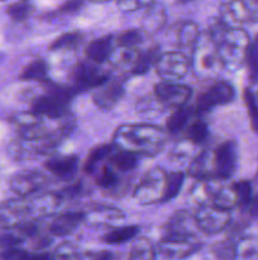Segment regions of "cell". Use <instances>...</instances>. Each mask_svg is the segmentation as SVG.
<instances>
[{
	"instance_id": "cell-1",
	"label": "cell",
	"mask_w": 258,
	"mask_h": 260,
	"mask_svg": "<svg viewBox=\"0 0 258 260\" xmlns=\"http://www.w3.org/2000/svg\"><path fill=\"white\" fill-rule=\"evenodd\" d=\"M166 134L151 124H124L116 128L113 145L137 156H154L163 149Z\"/></svg>"
},
{
	"instance_id": "cell-18",
	"label": "cell",
	"mask_w": 258,
	"mask_h": 260,
	"mask_svg": "<svg viewBox=\"0 0 258 260\" xmlns=\"http://www.w3.org/2000/svg\"><path fill=\"white\" fill-rule=\"evenodd\" d=\"M123 220L124 213L119 208L106 207V206L93 208L89 212H85L83 217V222L90 228H108V226L118 225Z\"/></svg>"
},
{
	"instance_id": "cell-8",
	"label": "cell",
	"mask_w": 258,
	"mask_h": 260,
	"mask_svg": "<svg viewBox=\"0 0 258 260\" xmlns=\"http://www.w3.org/2000/svg\"><path fill=\"white\" fill-rule=\"evenodd\" d=\"M154 95L164 108H180L186 106L192 90L190 86L176 84L175 81H162L154 86Z\"/></svg>"
},
{
	"instance_id": "cell-22",
	"label": "cell",
	"mask_w": 258,
	"mask_h": 260,
	"mask_svg": "<svg viewBox=\"0 0 258 260\" xmlns=\"http://www.w3.org/2000/svg\"><path fill=\"white\" fill-rule=\"evenodd\" d=\"M46 169L60 178H68L77 170L78 157L75 155H61L48 159L45 162Z\"/></svg>"
},
{
	"instance_id": "cell-47",
	"label": "cell",
	"mask_w": 258,
	"mask_h": 260,
	"mask_svg": "<svg viewBox=\"0 0 258 260\" xmlns=\"http://www.w3.org/2000/svg\"><path fill=\"white\" fill-rule=\"evenodd\" d=\"M154 0H116L121 12H134L142 7H147Z\"/></svg>"
},
{
	"instance_id": "cell-28",
	"label": "cell",
	"mask_w": 258,
	"mask_h": 260,
	"mask_svg": "<svg viewBox=\"0 0 258 260\" xmlns=\"http://www.w3.org/2000/svg\"><path fill=\"white\" fill-rule=\"evenodd\" d=\"M159 56V48L157 46L148 48L144 52H139L137 61L134 62L133 68L131 69V73L133 75H146L152 66H154L157 58Z\"/></svg>"
},
{
	"instance_id": "cell-26",
	"label": "cell",
	"mask_w": 258,
	"mask_h": 260,
	"mask_svg": "<svg viewBox=\"0 0 258 260\" xmlns=\"http://www.w3.org/2000/svg\"><path fill=\"white\" fill-rule=\"evenodd\" d=\"M111 42H113V40H111L110 36L94 40L86 48V55H88L89 60L95 63L105 62L110 56L111 51H113Z\"/></svg>"
},
{
	"instance_id": "cell-30",
	"label": "cell",
	"mask_w": 258,
	"mask_h": 260,
	"mask_svg": "<svg viewBox=\"0 0 258 260\" xmlns=\"http://www.w3.org/2000/svg\"><path fill=\"white\" fill-rule=\"evenodd\" d=\"M194 113V109L190 108V107H180L176 108V111L169 116V118L166 122V128L169 134L176 135L179 132H181L185 128V126L189 122L190 117Z\"/></svg>"
},
{
	"instance_id": "cell-20",
	"label": "cell",
	"mask_w": 258,
	"mask_h": 260,
	"mask_svg": "<svg viewBox=\"0 0 258 260\" xmlns=\"http://www.w3.org/2000/svg\"><path fill=\"white\" fill-rule=\"evenodd\" d=\"M219 178H202L197 179L191 189V197L199 206L212 205L220 188L223 187Z\"/></svg>"
},
{
	"instance_id": "cell-17",
	"label": "cell",
	"mask_w": 258,
	"mask_h": 260,
	"mask_svg": "<svg viewBox=\"0 0 258 260\" xmlns=\"http://www.w3.org/2000/svg\"><path fill=\"white\" fill-rule=\"evenodd\" d=\"M28 202L30 216H51L60 210L61 205L65 200L58 192H48L24 197Z\"/></svg>"
},
{
	"instance_id": "cell-53",
	"label": "cell",
	"mask_w": 258,
	"mask_h": 260,
	"mask_svg": "<svg viewBox=\"0 0 258 260\" xmlns=\"http://www.w3.org/2000/svg\"><path fill=\"white\" fill-rule=\"evenodd\" d=\"M93 3H106V2H110V0H90Z\"/></svg>"
},
{
	"instance_id": "cell-43",
	"label": "cell",
	"mask_w": 258,
	"mask_h": 260,
	"mask_svg": "<svg viewBox=\"0 0 258 260\" xmlns=\"http://www.w3.org/2000/svg\"><path fill=\"white\" fill-rule=\"evenodd\" d=\"M233 188H234L235 194H237L238 206H240L242 208H247L250 200H252V188H250L249 183L245 182V180L237 182L233 184Z\"/></svg>"
},
{
	"instance_id": "cell-7",
	"label": "cell",
	"mask_w": 258,
	"mask_h": 260,
	"mask_svg": "<svg viewBox=\"0 0 258 260\" xmlns=\"http://www.w3.org/2000/svg\"><path fill=\"white\" fill-rule=\"evenodd\" d=\"M234 86L229 81L220 80L218 83H215L211 88L207 89L206 91H204L197 98L194 112L196 114L207 113V112L211 111L215 107L229 104L230 102L234 101Z\"/></svg>"
},
{
	"instance_id": "cell-16",
	"label": "cell",
	"mask_w": 258,
	"mask_h": 260,
	"mask_svg": "<svg viewBox=\"0 0 258 260\" xmlns=\"http://www.w3.org/2000/svg\"><path fill=\"white\" fill-rule=\"evenodd\" d=\"M154 248V259H182L199 250L201 245L192 240H161V243Z\"/></svg>"
},
{
	"instance_id": "cell-10",
	"label": "cell",
	"mask_w": 258,
	"mask_h": 260,
	"mask_svg": "<svg viewBox=\"0 0 258 260\" xmlns=\"http://www.w3.org/2000/svg\"><path fill=\"white\" fill-rule=\"evenodd\" d=\"M99 63L89 61V62H80L73 68L72 80L73 88L77 91L83 90L89 88H98L103 83H105L109 79L108 74L104 73L100 68H98Z\"/></svg>"
},
{
	"instance_id": "cell-40",
	"label": "cell",
	"mask_w": 258,
	"mask_h": 260,
	"mask_svg": "<svg viewBox=\"0 0 258 260\" xmlns=\"http://www.w3.org/2000/svg\"><path fill=\"white\" fill-rule=\"evenodd\" d=\"M144 33L146 32L142 28L128 29L119 35L116 42H118V46H123V47H137L143 41Z\"/></svg>"
},
{
	"instance_id": "cell-54",
	"label": "cell",
	"mask_w": 258,
	"mask_h": 260,
	"mask_svg": "<svg viewBox=\"0 0 258 260\" xmlns=\"http://www.w3.org/2000/svg\"><path fill=\"white\" fill-rule=\"evenodd\" d=\"M4 230H5V229L3 228V226H2V223H0V235H2V233H3V231H4Z\"/></svg>"
},
{
	"instance_id": "cell-49",
	"label": "cell",
	"mask_w": 258,
	"mask_h": 260,
	"mask_svg": "<svg viewBox=\"0 0 258 260\" xmlns=\"http://www.w3.org/2000/svg\"><path fill=\"white\" fill-rule=\"evenodd\" d=\"M83 4V0H67L60 7V13L62 14H72L81 9Z\"/></svg>"
},
{
	"instance_id": "cell-41",
	"label": "cell",
	"mask_w": 258,
	"mask_h": 260,
	"mask_svg": "<svg viewBox=\"0 0 258 260\" xmlns=\"http://www.w3.org/2000/svg\"><path fill=\"white\" fill-rule=\"evenodd\" d=\"M7 13L13 20L22 22V20H25L32 14L33 7L30 4H28V2H22L20 0V2L9 5L7 9Z\"/></svg>"
},
{
	"instance_id": "cell-14",
	"label": "cell",
	"mask_w": 258,
	"mask_h": 260,
	"mask_svg": "<svg viewBox=\"0 0 258 260\" xmlns=\"http://www.w3.org/2000/svg\"><path fill=\"white\" fill-rule=\"evenodd\" d=\"M47 184V177L40 172L25 170L17 173L10 179V188L19 197H29Z\"/></svg>"
},
{
	"instance_id": "cell-55",
	"label": "cell",
	"mask_w": 258,
	"mask_h": 260,
	"mask_svg": "<svg viewBox=\"0 0 258 260\" xmlns=\"http://www.w3.org/2000/svg\"><path fill=\"white\" fill-rule=\"evenodd\" d=\"M179 2H190V0H179Z\"/></svg>"
},
{
	"instance_id": "cell-45",
	"label": "cell",
	"mask_w": 258,
	"mask_h": 260,
	"mask_svg": "<svg viewBox=\"0 0 258 260\" xmlns=\"http://www.w3.org/2000/svg\"><path fill=\"white\" fill-rule=\"evenodd\" d=\"M212 253L218 259H233L235 258V244L230 240L223 241L215 246Z\"/></svg>"
},
{
	"instance_id": "cell-38",
	"label": "cell",
	"mask_w": 258,
	"mask_h": 260,
	"mask_svg": "<svg viewBox=\"0 0 258 260\" xmlns=\"http://www.w3.org/2000/svg\"><path fill=\"white\" fill-rule=\"evenodd\" d=\"M247 63L249 79L252 83H258V36L249 42L247 52Z\"/></svg>"
},
{
	"instance_id": "cell-25",
	"label": "cell",
	"mask_w": 258,
	"mask_h": 260,
	"mask_svg": "<svg viewBox=\"0 0 258 260\" xmlns=\"http://www.w3.org/2000/svg\"><path fill=\"white\" fill-rule=\"evenodd\" d=\"M166 12L161 4L152 2L142 18V29L146 33H154L161 29L166 23Z\"/></svg>"
},
{
	"instance_id": "cell-29",
	"label": "cell",
	"mask_w": 258,
	"mask_h": 260,
	"mask_svg": "<svg viewBox=\"0 0 258 260\" xmlns=\"http://www.w3.org/2000/svg\"><path fill=\"white\" fill-rule=\"evenodd\" d=\"M138 231L139 229L137 226H121V228H115L113 230L108 231L103 236V241L109 244V245H119V244L128 243L129 240L136 238Z\"/></svg>"
},
{
	"instance_id": "cell-9",
	"label": "cell",
	"mask_w": 258,
	"mask_h": 260,
	"mask_svg": "<svg viewBox=\"0 0 258 260\" xmlns=\"http://www.w3.org/2000/svg\"><path fill=\"white\" fill-rule=\"evenodd\" d=\"M194 229H197L194 216L185 210L177 211L164 225L162 240H192Z\"/></svg>"
},
{
	"instance_id": "cell-19",
	"label": "cell",
	"mask_w": 258,
	"mask_h": 260,
	"mask_svg": "<svg viewBox=\"0 0 258 260\" xmlns=\"http://www.w3.org/2000/svg\"><path fill=\"white\" fill-rule=\"evenodd\" d=\"M249 15V8L244 0H228L220 7L219 19L228 28H238Z\"/></svg>"
},
{
	"instance_id": "cell-24",
	"label": "cell",
	"mask_w": 258,
	"mask_h": 260,
	"mask_svg": "<svg viewBox=\"0 0 258 260\" xmlns=\"http://www.w3.org/2000/svg\"><path fill=\"white\" fill-rule=\"evenodd\" d=\"M189 174L196 179L202 178H215L214 161H212V151L202 150L190 162Z\"/></svg>"
},
{
	"instance_id": "cell-12",
	"label": "cell",
	"mask_w": 258,
	"mask_h": 260,
	"mask_svg": "<svg viewBox=\"0 0 258 260\" xmlns=\"http://www.w3.org/2000/svg\"><path fill=\"white\" fill-rule=\"evenodd\" d=\"M93 101L98 108L103 111L113 109L124 95V79L109 78L105 83L95 88Z\"/></svg>"
},
{
	"instance_id": "cell-34",
	"label": "cell",
	"mask_w": 258,
	"mask_h": 260,
	"mask_svg": "<svg viewBox=\"0 0 258 260\" xmlns=\"http://www.w3.org/2000/svg\"><path fill=\"white\" fill-rule=\"evenodd\" d=\"M48 73V65L45 60L38 58L30 62L20 74L22 80H45Z\"/></svg>"
},
{
	"instance_id": "cell-56",
	"label": "cell",
	"mask_w": 258,
	"mask_h": 260,
	"mask_svg": "<svg viewBox=\"0 0 258 260\" xmlns=\"http://www.w3.org/2000/svg\"><path fill=\"white\" fill-rule=\"evenodd\" d=\"M22 2H28V0H22Z\"/></svg>"
},
{
	"instance_id": "cell-32",
	"label": "cell",
	"mask_w": 258,
	"mask_h": 260,
	"mask_svg": "<svg viewBox=\"0 0 258 260\" xmlns=\"http://www.w3.org/2000/svg\"><path fill=\"white\" fill-rule=\"evenodd\" d=\"M154 256H156V248H154L153 244L146 238L138 239V240L132 245L131 254H129V258L138 260L154 259Z\"/></svg>"
},
{
	"instance_id": "cell-4",
	"label": "cell",
	"mask_w": 258,
	"mask_h": 260,
	"mask_svg": "<svg viewBox=\"0 0 258 260\" xmlns=\"http://www.w3.org/2000/svg\"><path fill=\"white\" fill-rule=\"evenodd\" d=\"M167 174L161 168H154L146 173L134 188L133 197L141 205H153L162 202Z\"/></svg>"
},
{
	"instance_id": "cell-36",
	"label": "cell",
	"mask_w": 258,
	"mask_h": 260,
	"mask_svg": "<svg viewBox=\"0 0 258 260\" xmlns=\"http://www.w3.org/2000/svg\"><path fill=\"white\" fill-rule=\"evenodd\" d=\"M114 145H101V146L95 147L90 155L88 156V160L85 162V172L86 173H93L99 165V162L103 161L105 157L111 155L113 152Z\"/></svg>"
},
{
	"instance_id": "cell-52",
	"label": "cell",
	"mask_w": 258,
	"mask_h": 260,
	"mask_svg": "<svg viewBox=\"0 0 258 260\" xmlns=\"http://www.w3.org/2000/svg\"><path fill=\"white\" fill-rule=\"evenodd\" d=\"M86 256H93V258H95V259H111L113 258V255H111L109 251H103V253H98V254H91V255L86 254Z\"/></svg>"
},
{
	"instance_id": "cell-39",
	"label": "cell",
	"mask_w": 258,
	"mask_h": 260,
	"mask_svg": "<svg viewBox=\"0 0 258 260\" xmlns=\"http://www.w3.org/2000/svg\"><path fill=\"white\" fill-rule=\"evenodd\" d=\"M243 96H244V103L245 107H247L248 116H249L250 126H252V129L258 134V104L257 101H255L254 94L252 93L250 89H244V93H243Z\"/></svg>"
},
{
	"instance_id": "cell-11",
	"label": "cell",
	"mask_w": 258,
	"mask_h": 260,
	"mask_svg": "<svg viewBox=\"0 0 258 260\" xmlns=\"http://www.w3.org/2000/svg\"><path fill=\"white\" fill-rule=\"evenodd\" d=\"M237 145L233 141H227L219 145L212 151L215 178L224 180L232 177L237 169Z\"/></svg>"
},
{
	"instance_id": "cell-35",
	"label": "cell",
	"mask_w": 258,
	"mask_h": 260,
	"mask_svg": "<svg viewBox=\"0 0 258 260\" xmlns=\"http://www.w3.org/2000/svg\"><path fill=\"white\" fill-rule=\"evenodd\" d=\"M207 135H209V128L202 119H196L186 128V139L192 145H199L204 142Z\"/></svg>"
},
{
	"instance_id": "cell-5",
	"label": "cell",
	"mask_w": 258,
	"mask_h": 260,
	"mask_svg": "<svg viewBox=\"0 0 258 260\" xmlns=\"http://www.w3.org/2000/svg\"><path fill=\"white\" fill-rule=\"evenodd\" d=\"M195 223L201 233L206 235H215L228 228L232 216L229 210L218 207L215 205L200 206L194 215Z\"/></svg>"
},
{
	"instance_id": "cell-42",
	"label": "cell",
	"mask_w": 258,
	"mask_h": 260,
	"mask_svg": "<svg viewBox=\"0 0 258 260\" xmlns=\"http://www.w3.org/2000/svg\"><path fill=\"white\" fill-rule=\"evenodd\" d=\"M80 33L72 32V33H65V35L60 36L56 38L50 46L51 51H60V50H67V48H72L80 42Z\"/></svg>"
},
{
	"instance_id": "cell-51",
	"label": "cell",
	"mask_w": 258,
	"mask_h": 260,
	"mask_svg": "<svg viewBox=\"0 0 258 260\" xmlns=\"http://www.w3.org/2000/svg\"><path fill=\"white\" fill-rule=\"evenodd\" d=\"M247 208L249 210V213L252 217H258V196L252 197Z\"/></svg>"
},
{
	"instance_id": "cell-44",
	"label": "cell",
	"mask_w": 258,
	"mask_h": 260,
	"mask_svg": "<svg viewBox=\"0 0 258 260\" xmlns=\"http://www.w3.org/2000/svg\"><path fill=\"white\" fill-rule=\"evenodd\" d=\"M119 177L116 174V172L111 168H103L100 170L98 175V179H96V184L99 187L104 188V189H109V188H113L118 184Z\"/></svg>"
},
{
	"instance_id": "cell-21",
	"label": "cell",
	"mask_w": 258,
	"mask_h": 260,
	"mask_svg": "<svg viewBox=\"0 0 258 260\" xmlns=\"http://www.w3.org/2000/svg\"><path fill=\"white\" fill-rule=\"evenodd\" d=\"M85 212H66L57 216L50 223V233L53 236H67L83 222Z\"/></svg>"
},
{
	"instance_id": "cell-3",
	"label": "cell",
	"mask_w": 258,
	"mask_h": 260,
	"mask_svg": "<svg viewBox=\"0 0 258 260\" xmlns=\"http://www.w3.org/2000/svg\"><path fill=\"white\" fill-rule=\"evenodd\" d=\"M218 46L209 35L200 36L190 55V69L199 79L215 78L222 68Z\"/></svg>"
},
{
	"instance_id": "cell-2",
	"label": "cell",
	"mask_w": 258,
	"mask_h": 260,
	"mask_svg": "<svg viewBox=\"0 0 258 260\" xmlns=\"http://www.w3.org/2000/svg\"><path fill=\"white\" fill-rule=\"evenodd\" d=\"M217 46L222 65L229 70H237L247 60L249 38L240 28H228Z\"/></svg>"
},
{
	"instance_id": "cell-46",
	"label": "cell",
	"mask_w": 258,
	"mask_h": 260,
	"mask_svg": "<svg viewBox=\"0 0 258 260\" xmlns=\"http://www.w3.org/2000/svg\"><path fill=\"white\" fill-rule=\"evenodd\" d=\"M78 256H80V254H78L77 248L68 243H65L58 246L55 250V253L52 254V258L58 259H77Z\"/></svg>"
},
{
	"instance_id": "cell-27",
	"label": "cell",
	"mask_w": 258,
	"mask_h": 260,
	"mask_svg": "<svg viewBox=\"0 0 258 260\" xmlns=\"http://www.w3.org/2000/svg\"><path fill=\"white\" fill-rule=\"evenodd\" d=\"M138 55L139 51L136 47H123V46H118L116 48H113L108 60L110 61L111 65L116 66V68L132 69L134 62L137 61Z\"/></svg>"
},
{
	"instance_id": "cell-37",
	"label": "cell",
	"mask_w": 258,
	"mask_h": 260,
	"mask_svg": "<svg viewBox=\"0 0 258 260\" xmlns=\"http://www.w3.org/2000/svg\"><path fill=\"white\" fill-rule=\"evenodd\" d=\"M212 205L229 211L232 210L233 207H235V206H238V198L237 194H235V190L234 188H233V185L232 187H224V185H223V187L220 188L219 192H218Z\"/></svg>"
},
{
	"instance_id": "cell-50",
	"label": "cell",
	"mask_w": 258,
	"mask_h": 260,
	"mask_svg": "<svg viewBox=\"0 0 258 260\" xmlns=\"http://www.w3.org/2000/svg\"><path fill=\"white\" fill-rule=\"evenodd\" d=\"M81 190V184L80 183H76V184L73 185H70V187H66L63 188L61 192H58L61 194V197L63 198V200H67V198H71V197H75V196H77L78 193H80Z\"/></svg>"
},
{
	"instance_id": "cell-31",
	"label": "cell",
	"mask_w": 258,
	"mask_h": 260,
	"mask_svg": "<svg viewBox=\"0 0 258 260\" xmlns=\"http://www.w3.org/2000/svg\"><path fill=\"white\" fill-rule=\"evenodd\" d=\"M185 182V174L182 172H174L167 174L166 185H164V193L162 202H168L174 200L181 190L182 184Z\"/></svg>"
},
{
	"instance_id": "cell-23",
	"label": "cell",
	"mask_w": 258,
	"mask_h": 260,
	"mask_svg": "<svg viewBox=\"0 0 258 260\" xmlns=\"http://www.w3.org/2000/svg\"><path fill=\"white\" fill-rule=\"evenodd\" d=\"M200 36L201 35H200V29L196 23L190 22V20L182 23L177 33V45H179L180 51L190 57Z\"/></svg>"
},
{
	"instance_id": "cell-13",
	"label": "cell",
	"mask_w": 258,
	"mask_h": 260,
	"mask_svg": "<svg viewBox=\"0 0 258 260\" xmlns=\"http://www.w3.org/2000/svg\"><path fill=\"white\" fill-rule=\"evenodd\" d=\"M30 217L28 202L22 200H10L0 205V223L4 229H14L28 222Z\"/></svg>"
},
{
	"instance_id": "cell-6",
	"label": "cell",
	"mask_w": 258,
	"mask_h": 260,
	"mask_svg": "<svg viewBox=\"0 0 258 260\" xmlns=\"http://www.w3.org/2000/svg\"><path fill=\"white\" fill-rule=\"evenodd\" d=\"M154 68L157 75L163 81H177L190 71V58L181 51L159 53Z\"/></svg>"
},
{
	"instance_id": "cell-15",
	"label": "cell",
	"mask_w": 258,
	"mask_h": 260,
	"mask_svg": "<svg viewBox=\"0 0 258 260\" xmlns=\"http://www.w3.org/2000/svg\"><path fill=\"white\" fill-rule=\"evenodd\" d=\"M70 102L56 94L46 91L43 95L37 96L32 102V112L47 118H62L67 113V106Z\"/></svg>"
},
{
	"instance_id": "cell-48",
	"label": "cell",
	"mask_w": 258,
	"mask_h": 260,
	"mask_svg": "<svg viewBox=\"0 0 258 260\" xmlns=\"http://www.w3.org/2000/svg\"><path fill=\"white\" fill-rule=\"evenodd\" d=\"M32 254H29L28 251L22 250L18 246H14V248H5L3 249L2 253H0V259H24V258H30Z\"/></svg>"
},
{
	"instance_id": "cell-33",
	"label": "cell",
	"mask_w": 258,
	"mask_h": 260,
	"mask_svg": "<svg viewBox=\"0 0 258 260\" xmlns=\"http://www.w3.org/2000/svg\"><path fill=\"white\" fill-rule=\"evenodd\" d=\"M110 161L115 169L120 170V172H129L137 167L138 156L132 154V152L124 151V150H118L115 154L111 155Z\"/></svg>"
}]
</instances>
